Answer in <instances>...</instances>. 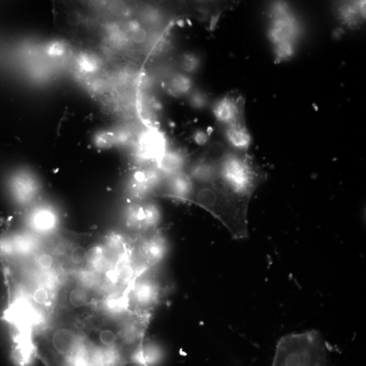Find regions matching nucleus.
Segmentation results:
<instances>
[{
    "label": "nucleus",
    "mask_w": 366,
    "mask_h": 366,
    "mask_svg": "<svg viewBox=\"0 0 366 366\" xmlns=\"http://www.w3.org/2000/svg\"><path fill=\"white\" fill-rule=\"evenodd\" d=\"M271 366H331L326 346L316 331L292 333L279 340Z\"/></svg>",
    "instance_id": "f257e3e1"
},
{
    "label": "nucleus",
    "mask_w": 366,
    "mask_h": 366,
    "mask_svg": "<svg viewBox=\"0 0 366 366\" xmlns=\"http://www.w3.org/2000/svg\"><path fill=\"white\" fill-rule=\"evenodd\" d=\"M218 166V182L229 192L247 200L267 177L265 171L244 152L227 154Z\"/></svg>",
    "instance_id": "f03ea898"
},
{
    "label": "nucleus",
    "mask_w": 366,
    "mask_h": 366,
    "mask_svg": "<svg viewBox=\"0 0 366 366\" xmlns=\"http://www.w3.org/2000/svg\"><path fill=\"white\" fill-rule=\"evenodd\" d=\"M272 25L270 35L275 48L281 46H293V41L298 34V25L287 7L278 4L272 11Z\"/></svg>",
    "instance_id": "7ed1b4c3"
},
{
    "label": "nucleus",
    "mask_w": 366,
    "mask_h": 366,
    "mask_svg": "<svg viewBox=\"0 0 366 366\" xmlns=\"http://www.w3.org/2000/svg\"><path fill=\"white\" fill-rule=\"evenodd\" d=\"M243 99L241 96L228 95L219 100L214 106L216 120L227 126L244 124L243 120Z\"/></svg>",
    "instance_id": "20e7f679"
},
{
    "label": "nucleus",
    "mask_w": 366,
    "mask_h": 366,
    "mask_svg": "<svg viewBox=\"0 0 366 366\" xmlns=\"http://www.w3.org/2000/svg\"><path fill=\"white\" fill-rule=\"evenodd\" d=\"M52 345L59 355L69 358L79 349V340L73 331L62 327L54 332Z\"/></svg>",
    "instance_id": "39448f33"
},
{
    "label": "nucleus",
    "mask_w": 366,
    "mask_h": 366,
    "mask_svg": "<svg viewBox=\"0 0 366 366\" xmlns=\"http://www.w3.org/2000/svg\"><path fill=\"white\" fill-rule=\"evenodd\" d=\"M225 135L229 143L241 152H244L250 147L251 138L244 124L227 126Z\"/></svg>",
    "instance_id": "423d86ee"
},
{
    "label": "nucleus",
    "mask_w": 366,
    "mask_h": 366,
    "mask_svg": "<svg viewBox=\"0 0 366 366\" xmlns=\"http://www.w3.org/2000/svg\"><path fill=\"white\" fill-rule=\"evenodd\" d=\"M164 146V139L162 135L155 132L144 134L140 142L142 152L148 156L161 154Z\"/></svg>",
    "instance_id": "0eeeda50"
},
{
    "label": "nucleus",
    "mask_w": 366,
    "mask_h": 366,
    "mask_svg": "<svg viewBox=\"0 0 366 366\" xmlns=\"http://www.w3.org/2000/svg\"><path fill=\"white\" fill-rule=\"evenodd\" d=\"M192 82L186 76L176 75L174 76L167 84L169 93L176 97L186 95L192 88Z\"/></svg>",
    "instance_id": "6e6552de"
},
{
    "label": "nucleus",
    "mask_w": 366,
    "mask_h": 366,
    "mask_svg": "<svg viewBox=\"0 0 366 366\" xmlns=\"http://www.w3.org/2000/svg\"><path fill=\"white\" fill-rule=\"evenodd\" d=\"M342 19L349 24L357 22L359 18L360 13L363 15V3H356L343 8L341 11Z\"/></svg>",
    "instance_id": "1a4fd4ad"
},
{
    "label": "nucleus",
    "mask_w": 366,
    "mask_h": 366,
    "mask_svg": "<svg viewBox=\"0 0 366 366\" xmlns=\"http://www.w3.org/2000/svg\"><path fill=\"white\" fill-rule=\"evenodd\" d=\"M227 154L228 153L222 143L214 142L209 147L207 150L206 157L213 164L218 165L224 160Z\"/></svg>",
    "instance_id": "9d476101"
},
{
    "label": "nucleus",
    "mask_w": 366,
    "mask_h": 366,
    "mask_svg": "<svg viewBox=\"0 0 366 366\" xmlns=\"http://www.w3.org/2000/svg\"><path fill=\"white\" fill-rule=\"evenodd\" d=\"M69 301L72 306L76 308H80L87 305L89 301V296L84 289L76 287L70 292Z\"/></svg>",
    "instance_id": "9b49d317"
},
{
    "label": "nucleus",
    "mask_w": 366,
    "mask_h": 366,
    "mask_svg": "<svg viewBox=\"0 0 366 366\" xmlns=\"http://www.w3.org/2000/svg\"><path fill=\"white\" fill-rule=\"evenodd\" d=\"M153 292V288L150 285L143 284L139 285L136 289V295L138 299L141 302H148L152 299Z\"/></svg>",
    "instance_id": "f8f14e48"
},
{
    "label": "nucleus",
    "mask_w": 366,
    "mask_h": 366,
    "mask_svg": "<svg viewBox=\"0 0 366 366\" xmlns=\"http://www.w3.org/2000/svg\"><path fill=\"white\" fill-rule=\"evenodd\" d=\"M199 65H200V63H199L198 58L192 54H188L183 57L182 65L183 69L186 71L192 73V72L196 71L198 69Z\"/></svg>",
    "instance_id": "ddd939ff"
},
{
    "label": "nucleus",
    "mask_w": 366,
    "mask_h": 366,
    "mask_svg": "<svg viewBox=\"0 0 366 366\" xmlns=\"http://www.w3.org/2000/svg\"><path fill=\"white\" fill-rule=\"evenodd\" d=\"M103 256V250L99 246L92 247L86 251V259L90 264H96L99 262Z\"/></svg>",
    "instance_id": "4468645a"
},
{
    "label": "nucleus",
    "mask_w": 366,
    "mask_h": 366,
    "mask_svg": "<svg viewBox=\"0 0 366 366\" xmlns=\"http://www.w3.org/2000/svg\"><path fill=\"white\" fill-rule=\"evenodd\" d=\"M33 300L40 305H45L49 302L50 295L45 287H40L35 289L33 294Z\"/></svg>",
    "instance_id": "2eb2a0df"
},
{
    "label": "nucleus",
    "mask_w": 366,
    "mask_h": 366,
    "mask_svg": "<svg viewBox=\"0 0 366 366\" xmlns=\"http://www.w3.org/2000/svg\"><path fill=\"white\" fill-rule=\"evenodd\" d=\"M99 341L105 347H112L116 341V335L110 330H103L99 334Z\"/></svg>",
    "instance_id": "dca6fc26"
},
{
    "label": "nucleus",
    "mask_w": 366,
    "mask_h": 366,
    "mask_svg": "<svg viewBox=\"0 0 366 366\" xmlns=\"http://www.w3.org/2000/svg\"><path fill=\"white\" fill-rule=\"evenodd\" d=\"M53 217L48 212H42L36 217V224L42 229H48L53 225Z\"/></svg>",
    "instance_id": "f3484780"
},
{
    "label": "nucleus",
    "mask_w": 366,
    "mask_h": 366,
    "mask_svg": "<svg viewBox=\"0 0 366 366\" xmlns=\"http://www.w3.org/2000/svg\"><path fill=\"white\" fill-rule=\"evenodd\" d=\"M161 161H162L161 166L170 170V169L176 168V166H178L179 160L176 155L168 154L163 156Z\"/></svg>",
    "instance_id": "a211bd4d"
},
{
    "label": "nucleus",
    "mask_w": 366,
    "mask_h": 366,
    "mask_svg": "<svg viewBox=\"0 0 366 366\" xmlns=\"http://www.w3.org/2000/svg\"><path fill=\"white\" fill-rule=\"evenodd\" d=\"M71 259L72 262L75 264H81L86 261V250L83 247L76 248L71 253Z\"/></svg>",
    "instance_id": "6ab92c4d"
},
{
    "label": "nucleus",
    "mask_w": 366,
    "mask_h": 366,
    "mask_svg": "<svg viewBox=\"0 0 366 366\" xmlns=\"http://www.w3.org/2000/svg\"><path fill=\"white\" fill-rule=\"evenodd\" d=\"M133 275V270L129 265H123L118 271V277L121 280L128 281Z\"/></svg>",
    "instance_id": "aec40b11"
},
{
    "label": "nucleus",
    "mask_w": 366,
    "mask_h": 366,
    "mask_svg": "<svg viewBox=\"0 0 366 366\" xmlns=\"http://www.w3.org/2000/svg\"><path fill=\"white\" fill-rule=\"evenodd\" d=\"M38 264L43 269H50L54 264V260L52 257L48 254H44L40 257L38 259Z\"/></svg>",
    "instance_id": "412c9836"
},
{
    "label": "nucleus",
    "mask_w": 366,
    "mask_h": 366,
    "mask_svg": "<svg viewBox=\"0 0 366 366\" xmlns=\"http://www.w3.org/2000/svg\"><path fill=\"white\" fill-rule=\"evenodd\" d=\"M191 103L195 107L200 108L205 103L204 98L202 97V96L200 93L195 94L193 95L192 99H191Z\"/></svg>",
    "instance_id": "4be33fe9"
},
{
    "label": "nucleus",
    "mask_w": 366,
    "mask_h": 366,
    "mask_svg": "<svg viewBox=\"0 0 366 366\" xmlns=\"http://www.w3.org/2000/svg\"><path fill=\"white\" fill-rule=\"evenodd\" d=\"M195 140L198 142V144H203L206 142L207 136L206 134L203 132H199L195 136Z\"/></svg>",
    "instance_id": "5701e85b"
}]
</instances>
